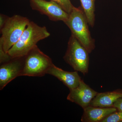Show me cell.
Masks as SVG:
<instances>
[{
	"label": "cell",
	"instance_id": "obj_1",
	"mask_svg": "<svg viewBox=\"0 0 122 122\" xmlns=\"http://www.w3.org/2000/svg\"><path fill=\"white\" fill-rule=\"evenodd\" d=\"M50 35L46 26H40L30 21L19 41L9 50L8 54L11 58L25 56L39 41Z\"/></svg>",
	"mask_w": 122,
	"mask_h": 122
},
{
	"label": "cell",
	"instance_id": "obj_2",
	"mask_svg": "<svg viewBox=\"0 0 122 122\" xmlns=\"http://www.w3.org/2000/svg\"><path fill=\"white\" fill-rule=\"evenodd\" d=\"M71 30L72 34L86 48L89 53L95 48L94 39L92 37L88 22L83 9L74 7L64 22Z\"/></svg>",
	"mask_w": 122,
	"mask_h": 122
},
{
	"label": "cell",
	"instance_id": "obj_3",
	"mask_svg": "<svg viewBox=\"0 0 122 122\" xmlns=\"http://www.w3.org/2000/svg\"><path fill=\"white\" fill-rule=\"evenodd\" d=\"M30 22L27 18L20 15L8 17L0 29V51L8 54L9 50L19 41Z\"/></svg>",
	"mask_w": 122,
	"mask_h": 122
},
{
	"label": "cell",
	"instance_id": "obj_4",
	"mask_svg": "<svg viewBox=\"0 0 122 122\" xmlns=\"http://www.w3.org/2000/svg\"><path fill=\"white\" fill-rule=\"evenodd\" d=\"M53 64L51 58L36 45L25 57L21 76H44Z\"/></svg>",
	"mask_w": 122,
	"mask_h": 122
},
{
	"label": "cell",
	"instance_id": "obj_5",
	"mask_svg": "<svg viewBox=\"0 0 122 122\" xmlns=\"http://www.w3.org/2000/svg\"><path fill=\"white\" fill-rule=\"evenodd\" d=\"M89 54L86 48L71 34L68 41L67 50L63 57L66 62L75 70L85 75L89 71Z\"/></svg>",
	"mask_w": 122,
	"mask_h": 122
},
{
	"label": "cell",
	"instance_id": "obj_6",
	"mask_svg": "<svg viewBox=\"0 0 122 122\" xmlns=\"http://www.w3.org/2000/svg\"><path fill=\"white\" fill-rule=\"evenodd\" d=\"M30 7L33 10L46 15L53 21H62L65 22L69 14L56 2L45 0H29Z\"/></svg>",
	"mask_w": 122,
	"mask_h": 122
},
{
	"label": "cell",
	"instance_id": "obj_7",
	"mask_svg": "<svg viewBox=\"0 0 122 122\" xmlns=\"http://www.w3.org/2000/svg\"><path fill=\"white\" fill-rule=\"evenodd\" d=\"M25 57L12 58L2 63L0 67V89L2 90L11 81L21 76Z\"/></svg>",
	"mask_w": 122,
	"mask_h": 122
},
{
	"label": "cell",
	"instance_id": "obj_8",
	"mask_svg": "<svg viewBox=\"0 0 122 122\" xmlns=\"http://www.w3.org/2000/svg\"><path fill=\"white\" fill-rule=\"evenodd\" d=\"M70 91L67 100L79 105L83 109L90 106L92 101L98 93L82 79L77 87Z\"/></svg>",
	"mask_w": 122,
	"mask_h": 122
},
{
	"label": "cell",
	"instance_id": "obj_9",
	"mask_svg": "<svg viewBox=\"0 0 122 122\" xmlns=\"http://www.w3.org/2000/svg\"><path fill=\"white\" fill-rule=\"evenodd\" d=\"M47 74L50 75L56 78L70 90L77 87L82 79L77 71H66L57 67L53 64L48 70Z\"/></svg>",
	"mask_w": 122,
	"mask_h": 122
},
{
	"label": "cell",
	"instance_id": "obj_10",
	"mask_svg": "<svg viewBox=\"0 0 122 122\" xmlns=\"http://www.w3.org/2000/svg\"><path fill=\"white\" fill-rule=\"evenodd\" d=\"M82 122H101L110 114L117 111L115 107H100L89 106L83 109Z\"/></svg>",
	"mask_w": 122,
	"mask_h": 122
},
{
	"label": "cell",
	"instance_id": "obj_11",
	"mask_svg": "<svg viewBox=\"0 0 122 122\" xmlns=\"http://www.w3.org/2000/svg\"><path fill=\"white\" fill-rule=\"evenodd\" d=\"M122 98V89L98 93L92 101L90 106L100 107H112L118 99Z\"/></svg>",
	"mask_w": 122,
	"mask_h": 122
},
{
	"label": "cell",
	"instance_id": "obj_12",
	"mask_svg": "<svg viewBox=\"0 0 122 122\" xmlns=\"http://www.w3.org/2000/svg\"><path fill=\"white\" fill-rule=\"evenodd\" d=\"M82 8L87 19L89 25L93 27L95 22V0H80Z\"/></svg>",
	"mask_w": 122,
	"mask_h": 122
},
{
	"label": "cell",
	"instance_id": "obj_13",
	"mask_svg": "<svg viewBox=\"0 0 122 122\" xmlns=\"http://www.w3.org/2000/svg\"><path fill=\"white\" fill-rule=\"evenodd\" d=\"M56 2L68 14L72 11L74 6L71 2L70 0H50Z\"/></svg>",
	"mask_w": 122,
	"mask_h": 122
},
{
	"label": "cell",
	"instance_id": "obj_14",
	"mask_svg": "<svg viewBox=\"0 0 122 122\" xmlns=\"http://www.w3.org/2000/svg\"><path fill=\"white\" fill-rule=\"evenodd\" d=\"M122 122V111H117L107 116L101 122Z\"/></svg>",
	"mask_w": 122,
	"mask_h": 122
},
{
	"label": "cell",
	"instance_id": "obj_15",
	"mask_svg": "<svg viewBox=\"0 0 122 122\" xmlns=\"http://www.w3.org/2000/svg\"><path fill=\"white\" fill-rule=\"evenodd\" d=\"M113 107L116 108L118 111H122V98L116 100L114 103Z\"/></svg>",
	"mask_w": 122,
	"mask_h": 122
},
{
	"label": "cell",
	"instance_id": "obj_16",
	"mask_svg": "<svg viewBox=\"0 0 122 122\" xmlns=\"http://www.w3.org/2000/svg\"><path fill=\"white\" fill-rule=\"evenodd\" d=\"M8 17L2 14L0 15V28H1L6 22Z\"/></svg>",
	"mask_w": 122,
	"mask_h": 122
}]
</instances>
